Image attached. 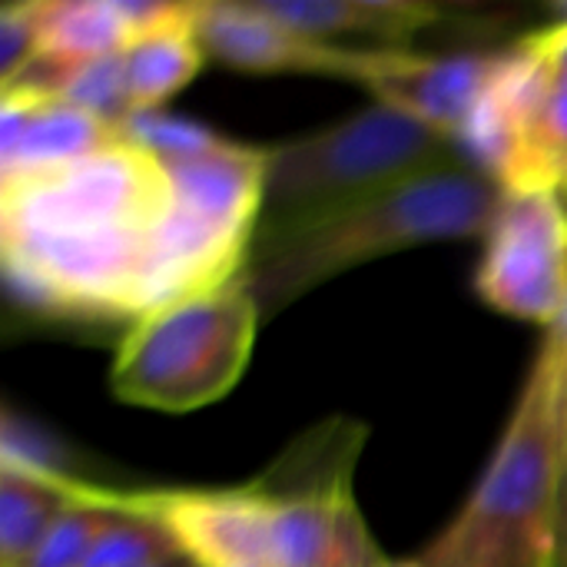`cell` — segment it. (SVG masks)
<instances>
[{
    "label": "cell",
    "mask_w": 567,
    "mask_h": 567,
    "mask_svg": "<svg viewBox=\"0 0 567 567\" xmlns=\"http://www.w3.org/2000/svg\"><path fill=\"white\" fill-rule=\"evenodd\" d=\"M262 186L266 146L153 150L120 126L83 159L0 179L7 279L43 309L136 322L243 272Z\"/></svg>",
    "instance_id": "1"
},
{
    "label": "cell",
    "mask_w": 567,
    "mask_h": 567,
    "mask_svg": "<svg viewBox=\"0 0 567 567\" xmlns=\"http://www.w3.org/2000/svg\"><path fill=\"white\" fill-rule=\"evenodd\" d=\"M322 429L243 488L156 492L183 551L203 567H382L352 495L359 442Z\"/></svg>",
    "instance_id": "2"
},
{
    "label": "cell",
    "mask_w": 567,
    "mask_h": 567,
    "mask_svg": "<svg viewBox=\"0 0 567 567\" xmlns=\"http://www.w3.org/2000/svg\"><path fill=\"white\" fill-rule=\"evenodd\" d=\"M502 193L472 159H455L329 209L259 223L239 276L269 322L329 279L382 256L485 239Z\"/></svg>",
    "instance_id": "3"
},
{
    "label": "cell",
    "mask_w": 567,
    "mask_h": 567,
    "mask_svg": "<svg viewBox=\"0 0 567 567\" xmlns=\"http://www.w3.org/2000/svg\"><path fill=\"white\" fill-rule=\"evenodd\" d=\"M567 468V369L542 349L462 512L419 555L425 567H548Z\"/></svg>",
    "instance_id": "4"
},
{
    "label": "cell",
    "mask_w": 567,
    "mask_h": 567,
    "mask_svg": "<svg viewBox=\"0 0 567 567\" xmlns=\"http://www.w3.org/2000/svg\"><path fill=\"white\" fill-rule=\"evenodd\" d=\"M262 312L243 276L173 299L130 322L110 389L120 402L153 412H196L229 395L256 346Z\"/></svg>",
    "instance_id": "5"
},
{
    "label": "cell",
    "mask_w": 567,
    "mask_h": 567,
    "mask_svg": "<svg viewBox=\"0 0 567 567\" xmlns=\"http://www.w3.org/2000/svg\"><path fill=\"white\" fill-rule=\"evenodd\" d=\"M455 159L465 153L452 140L372 103L309 136L266 146L262 223L329 209Z\"/></svg>",
    "instance_id": "6"
},
{
    "label": "cell",
    "mask_w": 567,
    "mask_h": 567,
    "mask_svg": "<svg viewBox=\"0 0 567 567\" xmlns=\"http://www.w3.org/2000/svg\"><path fill=\"white\" fill-rule=\"evenodd\" d=\"M462 153L502 189L567 199V23L548 20L502 50Z\"/></svg>",
    "instance_id": "7"
},
{
    "label": "cell",
    "mask_w": 567,
    "mask_h": 567,
    "mask_svg": "<svg viewBox=\"0 0 567 567\" xmlns=\"http://www.w3.org/2000/svg\"><path fill=\"white\" fill-rule=\"evenodd\" d=\"M478 299L518 322L551 329L567 306V199L505 189L482 239Z\"/></svg>",
    "instance_id": "8"
},
{
    "label": "cell",
    "mask_w": 567,
    "mask_h": 567,
    "mask_svg": "<svg viewBox=\"0 0 567 567\" xmlns=\"http://www.w3.org/2000/svg\"><path fill=\"white\" fill-rule=\"evenodd\" d=\"M502 53H415L405 47H349L342 80L362 86L372 103L392 106L415 123L462 140L495 83Z\"/></svg>",
    "instance_id": "9"
},
{
    "label": "cell",
    "mask_w": 567,
    "mask_h": 567,
    "mask_svg": "<svg viewBox=\"0 0 567 567\" xmlns=\"http://www.w3.org/2000/svg\"><path fill=\"white\" fill-rule=\"evenodd\" d=\"M193 30L206 60L246 73L342 76L349 50L292 33L259 0H193Z\"/></svg>",
    "instance_id": "10"
},
{
    "label": "cell",
    "mask_w": 567,
    "mask_h": 567,
    "mask_svg": "<svg viewBox=\"0 0 567 567\" xmlns=\"http://www.w3.org/2000/svg\"><path fill=\"white\" fill-rule=\"evenodd\" d=\"M120 136L110 123L66 96L40 90L0 93V179L56 169Z\"/></svg>",
    "instance_id": "11"
},
{
    "label": "cell",
    "mask_w": 567,
    "mask_h": 567,
    "mask_svg": "<svg viewBox=\"0 0 567 567\" xmlns=\"http://www.w3.org/2000/svg\"><path fill=\"white\" fill-rule=\"evenodd\" d=\"M292 33L346 47L342 40H372V47H402L422 27L442 17L432 3L415 0H259Z\"/></svg>",
    "instance_id": "12"
},
{
    "label": "cell",
    "mask_w": 567,
    "mask_h": 567,
    "mask_svg": "<svg viewBox=\"0 0 567 567\" xmlns=\"http://www.w3.org/2000/svg\"><path fill=\"white\" fill-rule=\"evenodd\" d=\"M86 485L20 455L10 442L0 455V567H20Z\"/></svg>",
    "instance_id": "13"
},
{
    "label": "cell",
    "mask_w": 567,
    "mask_h": 567,
    "mask_svg": "<svg viewBox=\"0 0 567 567\" xmlns=\"http://www.w3.org/2000/svg\"><path fill=\"white\" fill-rule=\"evenodd\" d=\"M203 63H206V53L193 30V0H186L173 20L136 33L120 50L130 116L159 110L169 96H176L183 86L193 83Z\"/></svg>",
    "instance_id": "14"
},
{
    "label": "cell",
    "mask_w": 567,
    "mask_h": 567,
    "mask_svg": "<svg viewBox=\"0 0 567 567\" xmlns=\"http://www.w3.org/2000/svg\"><path fill=\"white\" fill-rule=\"evenodd\" d=\"M43 56L63 66H83L116 56L130 43L123 0H40Z\"/></svg>",
    "instance_id": "15"
},
{
    "label": "cell",
    "mask_w": 567,
    "mask_h": 567,
    "mask_svg": "<svg viewBox=\"0 0 567 567\" xmlns=\"http://www.w3.org/2000/svg\"><path fill=\"white\" fill-rule=\"evenodd\" d=\"M130 505V492H110L86 485L83 498L60 515L47 538L20 567H83L110 522Z\"/></svg>",
    "instance_id": "16"
},
{
    "label": "cell",
    "mask_w": 567,
    "mask_h": 567,
    "mask_svg": "<svg viewBox=\"0 0 567 567\" xmlns=\"http://www.w3.org/2000/svg\"><path fill=\"white\" fill-rule=\"evenodd\" d=\"M43 56L40 0H17L0 10V90Z\"/></svg>",
    "instance_id": "17"
},
{
    "label": "cell",
    "mask_w": 567,
    "mask_h": 567,
    "mask_svg": "<svg viewBox=\"0 0 567 567\" xmlns=\"http://www.w3.org/2000/svg\"><path fill=\"white\" fill-rule=\"evenodd\" d=\"M548 567H567V468L558 488V508H555V528H551V558Z\"/></svg>",
    "instance_id": "18"
},
{
    "label": "cell",
    "mask_w": 567,
    "mask_h": 567,
    "mask_svg": "<svg viewBox=\"0 0 567 567\" xmlns=\"http://www.w3.org/2000/svg\"><path fill=\"white\" fill-rule=\"evenodd\" d=\"M542 349H548L561 365L567 369V306L565 312L555 319V326L548 329V336H545V342H542Z\"/></svg>",
    "instance_id": "19"
},
{
    "label": "cell",
    "mask_w": 567,
    "mask_h": 567,
    "mask_svg": "<svg viewBox=\"0 0 567 567\" xmlns=\"http://www.w3.org/2000/svg\"><path fill=\"white\" fill-rule=\"evenodd\" d=\"M156 567H203L189 551H179V555H173V558H166L163 565H156Z\"/></svg>",
    "instance_id": "20"
},
{
    "label": "cell",
    "mask_w": 567,
    "mask_h": 567,
    "mask_svg": "<svg viewBox=\"0 0 567 567\" xmlns=\"http://www.w3.org/2000/svg\"><path fill=\"white\" fill-rule=\"evenodd\" d=\"M548 17H551V23H567V0L548 3Z\"/></svg>",
    "instance_id": "21"
},
{
    "label": "cell",
    "mask_w": 567,
    "mask_h": 567,
    "mask_svg": "<svg viewBox=\"0 0 567 567\" xmlns=\"http://www.w3.org/2000/svg\"><path fill=\"white\" fill-rule=\"evenodd\" d=\"M382 567H425V565H422V561L415 558V561H385Z\"/></svg>",
    "instance_id": "22"
}]
</instances>
